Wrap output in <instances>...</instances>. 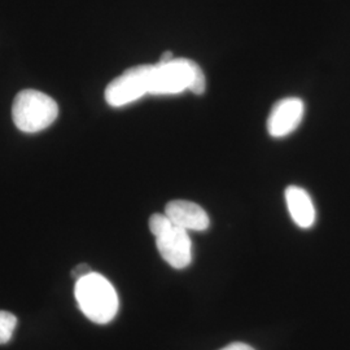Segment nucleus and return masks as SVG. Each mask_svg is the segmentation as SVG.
Segmentation results:
<instances>
[{"mask_svg": "<svg viewBox=\"0 0 350 350\" xmlns=\"http://www.w3.org/2000/svg\"><path fill=\"white\" fill-rule=\"evenodd\" d=\"M75 300L81 312L98 325H107L118 312V296L112 283L99 273H90L75 282Z\"/></svg>", "mask_w": 350, "mask_h": 350, "instance_id": "1", "label": "nucleus"}, {"mask_svg": "<svg viewBox=\"0 0 350 350\" xmlns=\"http://www.w3.org/2000/svg\"><path fill=\"white\" fill-rule=\"evenodd\" d=\"M57 116V103L37 90H23L13 101V122L23 133H39L52 125Z\"/></svg>", "mask_w": 350, "mask_h": 350, "instance_id": "2", "label": "nucleus"}, {"mask_svg": "<svg viewBox=\"0 0 350 350\" xmlns=\"http://www.w3.org/2000/svg\"><path fill=\"white\" fill-rule=\"evenodd\" d=\"M150 230L156 238V245L165 262L182 270L192 261V243L187 230L175 226L166 214H153Z\"/></svg>", "mask_w": 350, "mask_h": 350, "instance_id": "3", "label": "nucleus"}, {"mask_svg": "<svg viewBox=\"0 0 350 350\" xmlns=\"http://www.w3.org/2000/svg\"><path fill=\"white\" fill-rule=\"evenodd\" d=\"M196 63L189 59H173L169 63H159L152 66L150 94L174 95L189 90Z\"/></svg>", "mask_w": 350, "mask_h": 350, "instance_id": "4", "label": "nucleus"}, {"mask_svg": "<svg viewBox=\"0 0 350 350\" xmlns=\"http://www.w3.org/2000/svg\"><path fill=\"white\" fill-rule=\"evenodd\" d=\"M152 66L153 65L133 66L114 78L105 88L104 95L107 103L113 108H120L150 94Z\"/></svg>", "mask_w": 350, "mask_h": 350, "instance_id": "5", "label": "nucleus"}, {"mask_svg": "<svg viewBox=\"0 0 350 350\" xmlns=\"http://www.w3.org/2000/svg\"><path fill=\"white\" fill-rule=\"evenodd\" d=\"M304 101L299 98H286L271 108L267 118V131L273 138H284L293 133L302 121Z\"/></svg>", "mask_w": 350, "mask_h": 350, "instance_id": "6", "label": "nucleus"}, {"mask_svg": "<svg viewBox=\"0 0 350 350\" xmlns=\"http://www.w3.org/2000/svg\"><path fill=\"white\" fill-rule=\"evenodd\" d=\"M165 214L175 226L187 231H205L211 225L206 212L192 201H170L165 208Z\"/></svg>", "mask_w": 350, "mask_h": 350, "instance_id": "7", "label": "nucleus"}, {"mask_svg": "<svg viewBox=\"0 0 350 350\" xmlns=\"http://www.w3.org/2000/svg\"><path fill=\"white\" fill-rule=\"evenodd\" d=\"M288 211L293 222L301 228H310L315 222V208L309 193L304 188L289 186L286 189Z\"/></svg>", "mask_w": 350, "mask_h": 350, "instance_id": "8", "label": "nucleus"}, {"mask_svg": "<svg viewBox=\"0 0 350 350\" xmlns=\"http://www.w3.org/2000/svg\"><path fill=\"white\" fill-rule=\"evenodd\" d=\"M17 325V318L10 312L0 310V344H7L12 338L13 331Z\"/></svg>", "mask_w": 350, "mask_h": 350, "instance_id": "9", "label": "nucleus"}, {"mask_svg": "<svg viewBox=\"0 0 350 350\" xmlns=\"http://www.w3.org/2000/svg\"><path fill=\"white\" fill-rule=\"evenodd\" d=\"M206 88V79L205 75L202 72L199 64H196L195 70H193V78H192V83L189 86V91L193 92L195 95H202L205 92Z\"/></svg>", "mask_w": 350, "mask_h": 350, "instance_id": "10", "label": "nucleus"}, {"mask_svg": "<svg viewBox=\"0 0 350 350\" xmlns=\"http://www.w3.org/2000/svg\"><path fill=\"white\" fill-rule=\"evenodd\" d=\"M90 273H92V270L90 269V266H88V263H81V265L75 266V270L72 271V276L75 278V282H77V280H79L81 278L88 275Z\"/></svg>", "mask_w": 350, "mask_h": 350, "instance_id": "11", "label": "nucleus"}, {"mask_svg": "<svg viewBox=\"0 0 350 350\" xmlns=\"http://www.w3.org/2000/svg\"><path fill=\"white\" fill-rule=\"evenodd\" d=\"M219 350H254L248 344H244V342H232L230 345H227L225 348Z\"/></svg>", "mask_w": 350, "mask_h": 350, "instance_id": "12", "label": "nucleus"}, {"mask_svg": "<svg viewBox=\"0 0 350 350\" xmlns=\"http://www.w3.org/2000/svg\"><path fill=\"white\" fill-rule=\"evenodd\" d=\"M173 59H174V55H173V52H170V51H166V52H163V55H161L160 63H169V62H172Z\"/></svg>", "mask_w": 350, "mask_h": 350, "instance_id": "13", "label": "nucleus"}]
</instances>
